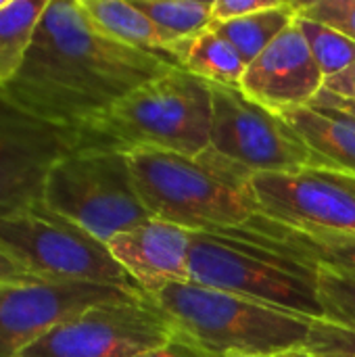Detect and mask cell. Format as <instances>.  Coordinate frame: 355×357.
<instances>
[{"label":"cell","mask_w":355,"mask_h":357,"mask_svg":"<svg viewBox=\"0 0 355 357\" xmlns=\"http://www.w3.org/2000/svg\"><path fill=\"white\" fill-rule=\"evenodd\" d=\"M174 67L169 54L103 36L80 0H50L17 77L0 90L38 119L73 130Z\"/></svg>","instance_id":"6da1fadb"},{"label":"cell","mask_w":355,"mask_h":357,"mask_svg":"<svg viewBox=\"0 0 355 357\" xmlns=\"http://www.w3.org/2000/svg\"><path fill=\"white\" fill-rule=\"evenodd\" d=\"M209 138L211 88L184 67H174L73 128V151H163L197 157L209 149Z\"/></svg>","instance_id":"7a4b0ae2"},{"label":"cell","mask_w":355,"mask_h":357,"mask_svg":"<svg viewBox=\"0 0 355 357\" xmlns=\"http://www.w3.org/2000/svg\"><path fill=\"white\" fill-rule=\"evenodd\" d=\"M151 218L190 232L245 228L257 215L253 174L216 151L197 157L163 151L126 155Z\"/></svg>","instance_id":"3957f363"},{"label":"cell","mask_w":355,"mask_h":357,"mask_svg":"<svg viewBox=\"0 0 355 357\" xmlns=\"http://www.w3.org/2000/svg\"><path fill=\"white\" fill-rule=\"evenodd\" d=\"M174 337L211 357H276L301 351L310 318L249 301L197 282H176L149 295Z\"/></svg>","instance_id":"277c9868"},{"label":"cell","mask_w":355,"mask_h":357,"mask_svg":"<svg viewBox=\"0 0 355 357\" xmlns=\"http://www.w3.org/2000/svg\"><path fill=\"white\" fill-rule=\"evenodd\" d=\"M190 282L301 318H322L318 266L278 249L249 228L192 232Z\"/></svg>","instance_id":"5b68a950"},{"label":"cell","mask_w":355,"mask_h":357,"mask_svg":"<svg viewBox=\"0 0 355 357\" xmlns=\"http://www.w3.org/2000/svg\"><path fill=\"white\" fill-rule=\"evenodd\" d=\"M42 203L103 243L151 220L121 153H67L50 169Z\"/></svg>","instance_id":"8992f818"},{"label":"cell","mask_w":355,"mask_h":357,"mask_svg":"<svg viewBox=\"0 0 355 357\" xmlns=\"http://www.w3.org/2000/svg\"><path fill=\"white\" fill-rule=\"evenodd\" d=\"M0 247L48 282H88L144 295L115 261L107 243L50 211L44 203L0 218Z\"/></svg>","instance_id":"52a82bcc"},{"label":"cell","mask_w":355,"mask_h":357,"mask_svg":"<svg viewBox=\"0 0 355 357\" xmlns=\"http://www.w3.org/2000/svg\"><path fill=\"white\" fill-rule=\"evenodd\" d=\"M209 149L255 174H287L314 167L312 153L274 111L251 100L241 88L209 84Z\"/></svg>","instance_id":"ba28073f"},{"label":"cell","mask_w":355,"mask_h":357,"mask_svg":"<svg viewBox=\"0 0 355 357\" xmlns=\"http://www.w3.org/2000/svg\"><path fill=\"white\" fill-rule=\"evenodd\" d=\"M172 337V326L149 297H130L71 316L19 357H138Z\"/></svg>","instance_id":"9c48e42d"},{"label":"cell","mask_w":355,"mask_h":357,"mask_svg":"<svg viewBox=\"0 0 355 357\" xmlns=\"http://www.w3.org/2000/svg\"><path fill=\"white\" fill-rule=\"evenodd\" d=\"M73 149L71 128L38 119L0 90V218L40 205L50 169Z\"/></svg>","instance_id":"30bf717a"},{"label":"cell","mask_w":355,"mask_h":357,"mask_svg":"<svg viewBox=\"0 0 355 357\" xmlns=\"http://www.w3.org/2000/svg\"><path fill=\"white\" fill-rule=\"evenodd\" d=\"M257 215L278 224L355 234V178L308 167L287 174H255Z\"/></svg>","instance_id":"8fae6325"},{"label":"cell","mask_w":355,"mask_h":357,"mask_svg":"<svg viewBox=\"0 0 355 357\" xmlns=\"http://www.w3.org/2000/svg\"><path fill=\"white\" fill-rule=\"evenodd\" d=\"M134 295L88 282H38L0 287V357H19L56 324L100 303Z\"/></svg>","instance_id":"7c38bea8"},{"label":"cell","mask_w":355,"mask_h":357,"mask_svg":"<svg viewBox=\"0 0 355 357\" xmlns=\"http://www.w3.org/2000/svg\"><path fill=\"white\" fill-rule=\"evenodd\" d=\"M251 100L274 113L308 107L324 88L305 36L295 21L247 65L239 86Z\"/></svg>","instance_id":"4fadbf2b"},{"label":"cell","mask_w":355,"mask_h":357,"mask_svg":"<svg viewBox=\"0 0 355 357\" xmlns=\"http://www.w3.org/2000/svg\"><path fill=\"white\" fill-rule=\"evenodd\" d=\"M107 247L146 297L167 284L190 282V230L151 218L113 236Z\"/></svg>","instance_id":"5bb4252c"},{"label":"cell","mask_w":355,"mask_h":357,"mask_svg":"<svg viewBox=\"0 0 355 357\" xmlns=\"http://www.w3.org/2000/svg\"><path fill=\"white\" fill-rule=\"evenodd\" d=\"M312 153L314 167L355 178V119L328 107H297L278 113Z\"/></svg>","instance_id":"9a60e30c"},{"label":"cell","mask_w":355,"mask_h":357,"mask_svg":"<svg viewBox=\"0 0 355 357\" xmlns=\"http://www.w3.org/2000/svg\"><path fill=\"white\" fill-rule=\"evenodd\" d=\"M245 228L270 241L278 249L308 259L314 266H324L355 274V234H335L322 230L295 228L255 215Z\"/></svg>","instance_id":"2e32d148"},{"label":"cell","mask_w":355,"mask_h":357,"mask_svg":"<svg viewBox=\"0 0 355 357\" xmlns=\"http://www.w3.org/2000/svg\"><path fill=\"white\" fill-rule=\"evenodd\" d=\"M80 2L92 25L113 42L136 50L169 54L172 40L132 0H80Z\"/></svg>","instance_id":"e0dca14e"},{"label":"cell","mask_w":355,"mask_h":357,"mask_svg":"<svg viewBox=\"0 0 355 357\" xmlns=\"http://www.w3.org/2000/svg\"><path fill=\"white\" fill-rule=\"evenodd\" d=\"M169 54L180 67L207 84L239 88L247 69V63L241 59L236 48L211 27L178 42Z\"/></svg>","instance_id":"ac0fdd59"},{"label":"cell","mask_w":355,"mask_h":357,"mask_svg":"<svg viewBox=\"0 0 355 357\" xmlns=\"http://www.w3.org/2000/svg\"><path fill=\"white\" fill-rule=\"evenodd\" d=\"M48 2L8 0L0 10V88L17 77Z\"/></svg>","instance_id":"d6986e66"},{"label":"cell","mask_w":355,"mask_h":357,"mask_svg":"<svg viewBox=\"0 0 355 357\" xmlns=\"http://www.w3.org/2000/svg\"><path fill=\"white\" fill-rule=\"evenodd\" d=\"M295 4L289 0H280L268 10L226 23H211L209 27L226 38L236 48L241 59L249 65L295 21Z\"/></svg>","instance_id":"ffe728a7"},{"label":"cell","mask_w":355,"mask_h":357,"mask_svg":"<svg viewBox=\"0 0 355 357\" xmlns=\"http://www.w3.org/2000/svg\"><path fill=\"white\" fill-rule=\"evenodd\" d=\"M169 40L172 48L211 25L213 0H132Z\"/></svg>","instance_id":"44dd1931"},{"label":"cell","mask_w":355,"mask_h":357,"mask_svg":"<svg viewBox=\"0 0 355 357\" xmlns=\"http://www.w3.org/2000/svg\"><path fill=\"white\" fill-rule=\"evenodd\" d=\"M297 25L305 36L310 52L320 73L324 75V82L345 71L355 61V42L343 31L299 15H297Z\"/></svg>","instance_id":"7402d4cb"},{"label":"cell","mask_w":355,"mask_h":357,"mask_svg":"<svg viewBox=\"0 0 355 357\" xmlns=\"http://www.w3.org/2000/svg\"><path fill=\"white\" fill-rule=\"evenodd\" d=\"M318 301L324 320L355 331V274L318 266Z\"/></svg>","instance_id":"603a6c76"},{"label":"cell","mask_w":355,"mask_h":357,"mask_svg":"<svg viewBox=\"0 0 355 357\" xmlns=\"http://www.w3.org/2000/svg\"><path fill=\"white\" fill-rule=\"evenodd\" d=\"M301 351L316 357H355V331L314 318Z\"/></svg>","instance_id":"cb8c5ba5"},{"label":"cell","mask_w":355,"mask_h":357,"mask_svg":"<svg viewBox=\"0 0 355 357\" xmlns=\"http://www.w3.org/2000/svg\"><path fill=\"white\" fill-rule=\"evenodd\" d=\"M293 4L299 17L326 23L355 42V0H310Z\"/></svg>","instance_id":"d4e9b609"},{"label":"cell","mask_w":355,"mask_h":357,"mask_svg":"<svg viewBox=\"0 0 355 357\" xmlns=\"http://www.w3.org/2000/svg\"><path fill=\"white\" fill-rule=\"evenodd\" d=\"M280 0H213L211 23H226L234 19H243L262 10L276 6Z\"/></svg>","instance_id":"484cf974"},{"label":"cell","mask_w":355,"mask_h":357,"mask_svg":"<svg viewBox=\"0 0 355 357\" xmlns=\"http://www.w3.org/2000/svg\"><path fill=\"white\" fill-rule=\"evenodd\" d=\"M38 282H48V280L33 276L4 247H0V287H25V284H38Z\"/></svg>","instance_id":"4316f807"},{"label":"cell","mask_w":355,"mask_h":357,"mask_svg":"<svg viewBox=\"0 0 355 357\" xmlns=\"http://www.w3.org/2000/svg\"><path fill=\"white\" fill-rule=\"evenodd\" d=\"M322 90L328 92V94H333V96H337V98L355 102V61L345 71H341L339 75L328 77L324 82V88Z\"/></svg>","instance_id":"83f0119b"},{"label":"cell","mask_w":355,"mask_h":357,"mask_svg":"<svg viewBox=\"0 0 355 357\" xmlns=\"http://www.w3.org/2000/svg\"><path fill=\"white\" fill-rule=\"evenodd\" d=\"M138 357H211L207 356L205 351H201L199 347L178 339V337H172L167 343L151 349V351H144L142 356Z\"/></svg>","instance_id":"f1b7e54d"},{"label":"cell","mask_w":355,"mask_h":357,"mask_svg":"<svg viewBox=\"0 0 355 357\" xmlns=\"http://www.w3.org/2000/svg\"><path fill=\"white\" fill-rule=\"evenodd\" d=\"M314 107H328V109H337V111H343L347 115H352L355 119V102L352 100H343V98H337L324 90H320V94L312 100Z\"/></svg>","instance_id":"f546056e"},{"label":"cell","mask_w":355,"mask_h":357,"mask_svg":"<svg viewBox=\"0 0 355 357\" xmlns=\"http://www.w3.org/2000/svg\"><path fill=\"white\" fill-rule=\"evenodd\" d=\"M276 357H316V356H310V354H305V351H291V354H285V356H276Z\"/></svg>","instance_id":"4dcf8cb0"},{"label":"cell","mask_w":355,"mask_h":357,"mask_svg":"<svg viewBox=\"0 0 355 357\" xmlns=\"http://www.w3.org/2000/svg\"><path fill=\"white\" fill-rule=\"evenodd\" d=\"M6 2H8V0H0V10L4 8V4H6Z\"/></svg>","instance_id":"1f68e13d"},{"label":"cell","mask_w":355,"mask_h":357,"mask_svg":"<svg viewBox=\"0 0 355 357\" xmlns=\"http://www.w3.org/2000/svg\"><path fill=\"white\" fill-rule=\"evenodd\" d=\"M228 357H266V356H228Z\"/></svg>","instance_id":"d6a6232c"}]
</instances>
